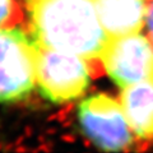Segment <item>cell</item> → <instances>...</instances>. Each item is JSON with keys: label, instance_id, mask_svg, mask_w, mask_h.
Segmentation results:
<instances>
[{"label": "cell", "instance_id": "1", "mask_svg": "<svg viewBox=\"0 0 153 153\" xmlns=\"http://www.w3.org/2000/svg\"><path fill=\"white\" fill-rule=\"evenodd\" d=\"M37 45L85 60L101 57L108 41L94 0H25Z\"/></svg>", "mask_w": 153, "mask_h": 153}, {"label": "cell", "instance_id": "2", "mask_svg": "<svg viewBox=\"0 0 153 153\" xmlns=\"http://www.w3.org/2000/svg\"><path fill=\"white\" fill-rule=\"evenodd\" d=\"M36 46V84L41 94L55 103L80 97L91 82L85 59L71 52Z\"/></svg>", "mask_w": 153, "mask_h": 153}, {"label": "cell", "instance_id": "3", "mask_svg": "<svg viewBox=\"0 0 153 153\" xmlns=\"http://www.w3.org/2000/svg\"><path fill=\"white\" fill-rule=\"evenodd\" d=\"M36 42L21 28H0V102L25 100L36 84Z\"/></svg>", "mask_w": 153, "mask_h": 153}, {"label": "cell", "instance_id": "4", "mask_svg": "<svg viewBox=\"0 0 153 153\" xmlns=\"http://www.w3.org/2000/svg\"><path fill=\"white\" fill-rule=\"evenodd\" d=\"M84 135L103 151H123L131 144V128L121 103L107 94L85 98L78 107Z\"/></svg>", "mask_w": 153, "mask_h": 153}, {"label": "cell", "instance_id": "5", "mask_svg": "<svg viewBox=\"0 0 153 153\" xmlns=\"http://www.w3.org/2000/svg\"><path fill=\"white\" fill-rule=\"evenodd\" d=\"M100 59L121 88L153 78V42L140 33L108 38Z\"/></svg>", "mask_w": 153, "mask_h": 153}, {"label": "cell", "instance_id": "6", "mask_svg": "<svg viewBox=\"0 0 153 153\" xmlns=\"http://www.w3.org/2000/svg\"><path fill=\"white\" fill-rule=\"evenodd\" d=\"M96 10L108 38L139 33L147 22V0H94Z\"/></svg>", "mask_w": 153, "mask_h": 153}, {"label": "cell", "instance_id": "7", "mask_svg": "<svg viewBox=\"0 0 153 153\" xmlns=\"http://www.w3.org/2000/svg\"><path fill=\"white\" fill-rule=\"evenodd\" d=\"M120 103L131 130L142 139L153 140V80L125 87Z\"/></svg>", "mask_w": 153, "mask_h": 153}, {"label": "cell", "instance_id": "8", "mask_svg": "<svg viewBox=\"0 0 153 153\" xmlns=\"http://www.w3.org/2000/svg\"><path fill=\"white\" fill-rule=\"evenodd\" d=\"M14 0H0V28L8 27L14 14Z\"/></svg>", "mask_w": 153, "mask_h": 153}, {"label": "cell", "instance_id": "9", "mask_svg": "<svg viewBox=\"0 0 153 153\" xmlns=\"http://www.w3.org/2000/svg\"><path fill=\"white\" fill-rule=\"evenodd\" d=\"M147 26L148 31H149V37L153 42V3L148 8V14H147Z\"/></svg>", "mask_w": 153, "mask_h": 153}, {"label": "cell", "instance_id": "10", "mask_svg": "<svg viewBox=\"0 0 153 153\" xmlns=\"http://www.w3.org/2000/svg\"><path fill=\"white\" fill-rule=\"evenodd\" d=\"M152 80H153V78H152Z\"/></svg>", "mask_w": 153, "mask_h": 153}]
</instances>
